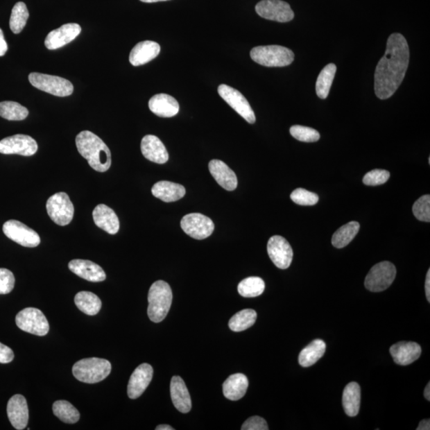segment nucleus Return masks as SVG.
<instances>
[{"label": "nucleus", "instance_id": "obj_7", "mask_svg": "<svg viewBox=\"0 0 430 430\" xmlns=\"http://www.w3.org/2000/svg\"><path fill=\"white\" fill-rule=\"evenodd\" d=\"M396 268L389 261L379 263L372 267L365 279V287L370 292H383L394 282Z\"/></svg>", "mask_w": 430, "mask_h": 430}, {"label": "nucleus", "instance_id": "obj_20", "mask_svg": "<svg viewBox=\"0 0 430 430\" xmlns=\"http://www.w3.org/2000/svg\"><path fill=\"white\" fill-rule=\"evenodd\" d=\"M141 148L144 157L153 163L164 164L169 161L168 150L157 137L145 136L142 139Z\"/></svg>", "mask_w": 430, "mask_h": 430}, {"label": "nucleus", "instance_id": "obj_51", "mask_svg": "<svg viewBox=\"0 0 430 430\" xmlns=\"http://www.w3.org/2000/svg\"><path fill=\"white\" fill-rule=\"evenodd\" d=\"M141 1L144 3H157V2H162V1H169V0H141Z\"/></svg>", "mask_w": 430, "mask_h": 430}, {"label": "nucleus", "instance_id": "obj_33", "mask_svg": "<svg viewBox=\"0 0 430 430\" xmlns=\"http://www.w3.org/2000/svg\"><path fill=\"white\" fill-rule=\"evenodd\" d=\"M360 225L357 222H350L343 225L333 234L332 243L338 249L347 246L359 233Z\"/></svg>", "mask_w": 430, "mask_h": 430}, {"label": "nucleus", "instance_id": "obj_27", "mask_svg": "<svg viewBox=\"0 0 430 430\" xmlns=\"http://www.w3.org/2000/svg\"><path fill=\"white\" fill-rule=\"evenodd\" d=\"M153 195L165 203L181 200L186 195L184 186L169 181H160L152 188Z\"/></svg>", "mask_w": 430, "mask_h": 430}, {"label": "nucleus", "instance_id": "obj_12", "mask_svg": "<svg viewBox=\"0 0 430 430\" xmlns=\"http://www.w3.org/2000/svg\"><path fill=\"white\" fill-rule=\"evenodd\" d=\"M181 228L184 232L197 240L208 238L214 232V224L205 215L198 213L188 214L181 220Z\"/></svg>", "mask_w": 430, "mask_h": 430}, {"label": "nucleus", "instance_id": "obj_40", "mask_svg": "<svg viewBox=\"0 0 430 430\" xmlns=\"http://www.w3.org/2000/svg\"><path fill=\"white\" fill-rule=\"evenodd\" d=\"M291 200L300 206H313L319 201V196L316 193L310 192L303 188H298L292 194Z\"/></svg>", "mask_w": 430, "mask_h": 430}, {"label": "nucleus", "instance_id": "obj_19", "mask_svg": "<svg viewBox=\"0 0 430 430\" xmlns=\"http://www.w3.org/2000/svg\"><path fill=\"white\" fill-rule=\"evenodd\" d=\"M69 268L74 274L88 282H101L106 278L103 268L89 260H72L69 263Z\"/></svg>", "mask_w": 430, "mask_h": 430}, {"label": "nucleus", "instance_id": "obj_22", "mask_svg": "<svg viewBox=\"0 0 430 430\" xmlns=\"http://www.w3.org/2000/svg\"><path fill=\"white\" fill-rule=\"evenodd\" d=\"M390 352L395 363L406 366L413 363L420 357L422 348L415 342H399L391 346Z\"/></svg>", "mask_w": 430, "mask_h": 430}, {"label": "nucleus", "instance_id": "obj_8", "mask_svg": "<svg viewBox=\"0 0 430 430\" xmlns=\"http://www.w3.org/2000/svg\"><path fill=\"white\" fill-rule=\"evenodd\" d=\"M15 322L21 330L35 336H44L50 330L46 317L35 308L20 311L15 317Z\"/></svg>", "mask_w": 430, "mask_h": 430}, {"label": "nucleus", "instance_id": "obj_24", "mask_svg": "<svg viewBox=\"0 0 430 430\" xmlns=\"http://www.w3.org/2000/svg\"><path fill=\"white\" fill-rule=\"evenodd\" d=\"M170 392L172 402L181 413H187L191 410V399L187 387L180 376L171 379Z\"/></svg>", "mask_w": 430, "mask_h": 430}, {"label": "nucleus", "instance_id": "obj_38", "mask_svg": "<svg viewBox=\"0 0 430 430\" xmlns=\"http://www.w3.org/2000/svg\"><path fill=\"white\" fill-rule=\"evenodd\" d=\"M29 19V12L23 2L15 3L10 19V28L14 34H19L24 30Z\"/></svg>", "mask_w": 430, "mask_h": 430}, {"label": "nucleus", "instance_id": "obj_30", "mask_svg": "<svg viewBox=\"0 0 430 430\" xmlns=\"http://www.w3.org/2000/svg\"><path fill=\"white\" fill-rule=\"evenodd\" d=\"M326 351V343L322 340H315L303 349L299 354V363L303 368L314 365Z\"/></svg>", "mask_w": 430, "mask_h": 430}, {"label": "nucleus", "instance_id": "obj_18", "mask_svg": "<svg viewBox=\"0 0 430 430\" xmlns=\"http://www.w3.org/2000/svg\"><path fill=\"white\" fill-rule=\"evenodd\" d=\"M9 421L16 429L22 430L28 427L29 410L28 402L21 395L10 397L7 407Z\"/></svg>", "mask_w": 430, "mask_h": 430}, {"label": "nucleus", "instance_id": "obj_43", "mask_svg": "<svg viewBox=\"0 0 430 430\" xmlns=\"http://www.w3.org/2000/svg\"><path fill=\"white\" fill-rule=\"evenodd\" d=\"M15 279L14 274L8 268H0V294H8L15 287Z\"/></svg>", "mask_w": 430, "mask_h": 430}, {"label": "nucleus", "instance_id": "obj_11", "mask_svg": "<svg viewBox=\"0 0 430 430\" xmlns=\"http://www.w3.org/2000/svg\"><path fill=\"white\" fill-rule=\"evenodd\" d=\"M220 96L238 114L250 123H255L256 117L248 101L237 90L227 85H220L218 88Z\"/></svg>", "mask_w": 430, "mask_h": 430}, {"label": "nucleus", "instance_id": "obj_32", "mask_svg": "<svg viewBox=\"0 0 430 430\" xmlns=\"http://www.w3.org/2000/svg\"><path fill=\"white\" fill-rule=\"evenodd\" d=\"M336 73V66L331 63L322 69L316 80V94L321 99H326L330 92L331 86Z\"/></svg>", "mask_w": 430, "mask_h": 430}, {"label": "nucleus", "instance_id": "obj_3", "mask_svg": "<svg viewBox=\"0 0 430 430\" xmlns=\"http://www.w3.org/2000/svg\"><path fill=\"white\" fill-rule=\"evenodd\" d=\"M148 315L154 322L163 321L169 313L172 292L169 284L164 281L153 284L148 292Z\"/></svg>", "mask_w": 430, "mask_h": 430}, {"label": "nucleus", "instance_id": "obj_21", "mask_svg": "<svg viewBox=\"0 0 430 430\" xmlns=\"http://www.w3.org/2000/svg\"><path fill=\"white\" fill-rule=\"evenodd\" d=\"M208 166L214 179L225 190L232 191L238 187V179H237L234 171L231 170L222 160H213L209 163Z\"/></svg>", "mask_w": 430, "mask_h": 430}, {"label": "nucleus", "instance_id": "obj_14", "mask_svg": "<svg viewBox=\"0 0 430 430\" xmlns=\"http://www.w3.org/2000/svg\"><path fill=\"white\" fill-rule=\"evenodd\" d=\"M267 251L273 264L277 268L286 270L291 265L293 251L289 241L283 237H271L268 241Z\"/></svg>", "mask_w": 430, "mask_h": 430}, {"label": "nucleus", "instance_id": "obj_26", "mask_svg": "<svg viewBox=\"0 0 430 430\" xmlns=\"http://www.w3.org/2000/svg\"><path fill=\"white\" fill-rule=\"evenodd\" d=\"M160 46L157 42L153 41H143L139 42L129 55V62L134 67L142 66L159 55Z\"/></svg>", "mask_w": 430, "mask_h": 430}, {"label": "nucleus", "instance_id": "obj_39", "mask_svg": "<svg viewBox=\"0 0 430 430\" xmlns=\"http://www.w3.org/2000/svg\"><path fill=\"white\" fill-rule=\"evenodd\" d=\"M290 134L298 141L307 143L318 141L320 138V133L315 129L301 126H292Z\"/></svg>", "mask_w": 430, "mask_h": 430}, {"label": "nucleus", "instance_id": "obj_13", "mask_svg": "<svg viewBox=\"0 0 430 430\" xmlns=\"http://www.w3.org/2000/svg\"><path fill=\"white\" fill-rule=\"evenodd\" d=\"M255 10L261 18L279 23H287L294 19L291 7L282 0H262L256 5Z\"/></svg>", "mask_w": 430, "mask_h": 430}, {"label": "nucleus", "instance_id": "obj_5", "mask_svg": "<svg viewBox=\"0 0 430 430\" xmlns=\"http://www.w3.org/2000/svg\"><path fill=\"white\" fill-rule=\"evenodd\" d=\"M252 61L266 67H284L294 61V53L289 48L281 46H264L252 48Z\"/></svg>", "mask_w": 430, "mask_h": 430}, {"label": "nucleus", "instance_id": "obj_41", "mask_svg": "<svg viewBox=\"0 0 430 430\" xmlns=\"http://www.w3.org/2000/svg\"><path fill=\"white\" fill-rule=\"evenodd\" d=\"M413 213L419 221H430V196H423L413 204Z\"/></svg>", "mask_w": 430, "mask_h": 430}, {"label": "nucleus", "instance_id": "obj_23", "mask_svg": "<svg viewBox=\"0 0 430 430\" xmlns=\"http://www.w3.org/2000/svg\"><path fill=\"white\" fill-rule=\"evenodd\" d=\"M93 218L96 227L110 234H116L120 230V222L114 209L99 204L93 212Z\"/></svg>", "mask_w": 430, "mask_h": 430}, {"label": "nucleus", "instance_id": "obj_28", "mask_svg": "<svg viewBox=\"0 0 430 430\" xmlns=\"http://www.w3.org/2000/svg\"><path fill=\"white\" fill-rule=\"evenodd\" d=\"M249 381L243 374H234L224 381L223 395L231 401H238L245 396L248 389Z\"/></svg>", "mask_w": 430, "mask_h": 430}, {"label": "nucleus", "instance_id": "obj_25", "mask_svg": "<svg viewBox=\"0 0 430 430\" xmlns=\"http://www.w3.org/2000/svg\"><path fill=\"white\" fill-rule=\"evenodd\" d=\"M149 109L154 114L164 118L178 114L180 105L173 96L160 94L153 96L148 103Z\"/></svg>", "mask_w": 430, "mask_h": 430}, {"label": "nucleus", "instance_id": "obj_4", "mask_svg": "<svg viewBox=\"0 0 430 430\" xmlns=\"http://www.w3.org/2000/svg\"><path fill=\"white\" fill-rule=\"evenodd\" d=\"M112 365L105 359L88 358L80 360L74 365L75 378L85 384H96L110 375Z\"/></svg>", "mask_w": 430, "mask_h": 430}, {"label": "nucleus", "instance_id": "obj_15", "mask_svg": "<svg viewBox=\"0 0 430 430\" xmlns=\"http://www.w3.org/2000/svg\"><path fill=\"white\" fill-rule=\"evenodd\" d=\"M37 150V144L35 139L23 134L6 137L0 141V153L5 155L17 154L24 157H31Z\"/></svg>", "mask_w": 430, "mask_h": 430}, {"label": "nucleus", "instance_id": "obj_10", "mask_svg": "<svg viewBox=\"0 0 430 430\" xmlns=\"http://www.w3.org/2000/svg\"><path fill=\"white\" fill-rule=\"evenodd\" d=\"M5 235L22 246L34 248L40 244V237L34 230L17 220H9L3 227Z\"/></svg>", "mask_w": 430, "mask_h": 430}, {"label": "nucleus", "instance_id": "obj_16", "mask_svg": "<svg viewBox=\"0 0 430 430\" xmlns=\"http://www.w3.org/2000/svg\"><path fill=\"white\" fill-rule=\"evenodd\" d=\"M153 368L148 363H142L134 370L128 385V395L131 399L141 397L153 379Z\"/></svg>", "mask_w": 430, "mask_h": 430}, {"label": "nucleus", "instance_id": "obj_6", "mask_svg": "<svg viewBox=\"0 0 430 430\" xmlns=\"http://www.w3.org/2000/svg\"><path fill=\"white\" fill-rule=\"evenodd\" d=\"M29 80L34 87L57 96H67L74 92V85L69 80L40 73H31Z\"/></svg>", "mask_w": 430, "mask_h": 430}, {"label": "nucleus", "instance_id": "obj_36", "mask_svg": "<svg viewBox=\"0 0 430 430\" xmlns=\"http://www.w3.org/2000/svg\"><path fill=\"white\" fill-rule=\"evenodd\" d=\"M266 284L260 277H250L241 281L238 287L241 297L246 298H257L264 292Z\"/></svg>", "mask_w": 430, "mask_h": 430}, {"label": "nucleus", "instance_id": "obj_42", "mask_svg": "<svg viewBox=\"0 0 430 430\" xmlns=\"http://www.w3.org/2000/svg\"><path fill=\"white\" fill-rule=\"evenodd\" d=\"M390 172L386 170L375 169L368 172L363 177V184L367 186L384 184L390 179Z\"/></svg>", "mask_w": 430, "mask_h": 430}, {"label": "nucleus", "instance_id": "obj_50", "mask_svg": "<svg viewBox=\"0 0 430 430\" xmlns=\"http://www.w3.org/2000/svg\"><path fill=\"white\" fill-rule=\"evenodd\" d=\"M155 429L157 430H174L175 429L169 426V424H160V426L155 428Z\"/></svg>", "mask_w": 430, "mask_h": 430}, {"label": "nucleus", "instance_id": "obj_45", "mask_svg": "<svg viewBox=\"0 0 430 430\" xmlns=\"http://www.w3.org/2000/svg\"><path fill=\"white\" fill-rule=\"evenodd\" d=\"M15 354L12 349L0 343V363H9L14 359Z\"/></svg>", "mask_w": 430, "mask_h": 430}, {"label": "nucleus", "instance_id": "obj_48", "mask_svg": "<svg viewBox=\"0 0 430 430\" xmlns=\"http://www.w3.org/2000/svg\"><path fill=\"white\" fill-rule=\"evenodd\" d=\"M430 429V422L429 419H424L418 424V427L417 430H429Z\"/></svg>", "mask_w": 430, "mask_h": 430}, {"label": "nucleus", "instance_id": "obj_1", "mask_svg": "<svg viewBox=\"0 0 430 430\" xmlns=\"http://www.w3.org/2000/svg\"><path fill=\"white\" fill-rule=\"evenodd\" d=\"M410 60V51L401 34H392L387 40L385 55L380 59L375 74V92L381 100L390 98L405 78Z\"/></svg>", "mask_w": 430, "mask_h": 430}, {"label": "nucleus", "instance_id": "obj_29", "mask_svg": "<svg viewBox=\"0 0 430 430\" xmlns=\"http://www.w3.org/2000/svg\"><path fill=\"white\" fill-rule=\"evenodd\" d=\"M361 402V389L357 383L352 381L347 385L343 393V406L349 417H356Z\"/></svg>", "mask_w": 430, "mask_h": 430}, {"label": "nucleus", "instance_id": "obj_17", "mask_svg": "<svg viewBox=\"0 0 430 430\" xmlns=\"http://www.w3.org/2000/svg\"><path fill=\"white\" fill-rule=\"evenodd\" d=\"M82 32V28L77 24H64L47 35L45 46L48 50H57L71 42Z\"/></svg>", "mask_w": 430, "mask_h": 430}, {"label": "nucleus", "instance_id": "obj_35", "mask_svg": "<svg viewBox=\"0 0 430 430\" xmlns=\"http://www.w3.org/2000/svg\"><path fill=\"white\" fill-rule=\"evenodd\" d=\"M257 313L252 309H244L236 313L229 321L231 330L236 332L248 329L255 324Z\"/></svg>", "mask_w": 430, "mask_h": 430}, {"label": "nucleus", "instance_id": "obj_46", "mask_svg": "<svg viewBox=\"0 0 430 430\" xmlns=\"http://www.w3.org/2000/svg\"><path fill=\"white\" fill-rule=\"evenodd\" d=\"M8 50V46L6 40L4 39L3 32L0 28V57L5 55Z\"/></svg>", "mask_w": 430, "mask_h": 430}, {"label": "nucleus", "instance_id": "obj_31", "mask_svg": "<svg viewBox=\"0 0 430 430\" xmlns=\"http://www.w3.org/2000/svg\"><path fill=\"white\" fill-rule=\"evenodd\" d=\"M74 303L79 310L89 316L98 314L101 309V300L91 292H79L75 295Z\"/></svg>", "mask_w": 430, "mask_h": 430}, {"label": "nucleus", "instance_id": "obj_37", "mask_svg": "<svg viewBox=\"0 0 430 430\" xmlns=\"http://www.w3.org/2000/svg\"><path fill=\"white\" fill-rule=\"evenodd\" d=\"M29 115L26 107L15 101L0 102V117L8 121H23Z\"/></svg>", "mask_w": 430, "mask_h": 430}, {"label": "nucleus", "instance_id": "obj_44", "mask_svg": "<svg viewBox=\"0 0 430 430\" xmlns=\"http://www.w3.org/2000/svg\"><path fill=\"white\" fill-rule=\"evenodd\" d=\"M243 430H268V424L264 418L258 416L251 417L244 422Z\"/></svg>", "mask_w": 430, "mask_h": 430}, {"label": "nucleus", "instance_id": "obj_9", "mask_svg": "<svg viewBox=\"0 0 430 430\" xmlns=\"http://www.w3.org/2000/svg\"><path fill=\"white\" fill-rule=\"evenodd\" d=\"M46 212L53 222L64 227L71 223L74 207L67 193L58 192L47 200Z\"/></svg>", "mask_w": 430, "mask_h": 430}, {"label": "nucleus", "instance_id": "obj_49", "mask_svg": "<svg viewBox=\"0 0 430 430\" xmlns=\"http://www.w3.org/2000/svg\"><path fill=\"white\" fill-rule=\"evenodd\" d=\"M424 395L428 401H430V384H428L424 389Z\"/></svg>", "mask_w": 430, "mask_h": 430}, {"label": "nucleus", "instance_id": "obj_34", "mask_svg": "<svg viewBox=\"0 0 430 430\" xmlns=\"http://www.w3.org/2000/svg\"><path fill=\"white\" fill-rule=\"evenodd\" d=\"M53 412L64 423L74 424L80 419V413L77 409L67 401L59 400L53 403Z\"/></svg>", "mask_w": 430, "mask_h": 430}, {"label": "nucleus", "instance_id": "obj_47", "mask_svg": "<svg viewBox=\"0 0 430 430\" xmlns=\"http://www.w3.org/2000/svg\"><path fill=\"white\" fill-rule=\"evenodd\" d=\"M424 289H426V294L428 302H430V270H429L427 273L426 286H424Z\"/></svg>", "mask_w": 430, "mask_h": 430}, {"label": "nucleus", "instance_id": "obj_2", "mask_svg": "<svg viewBox=\"0 0 430 430\" xmlns=\"http://www.w3.org/2000/svg\"><path fill=\"white\" fill-rule=\"evenodd\" d=\"M78 153L88 161L91 168L105 172L112 164L111 152L102 139L89 131L80 132L76 137Z\"/></svg>", "mask_w": 430, "mask_h": 430}]
</instances>
